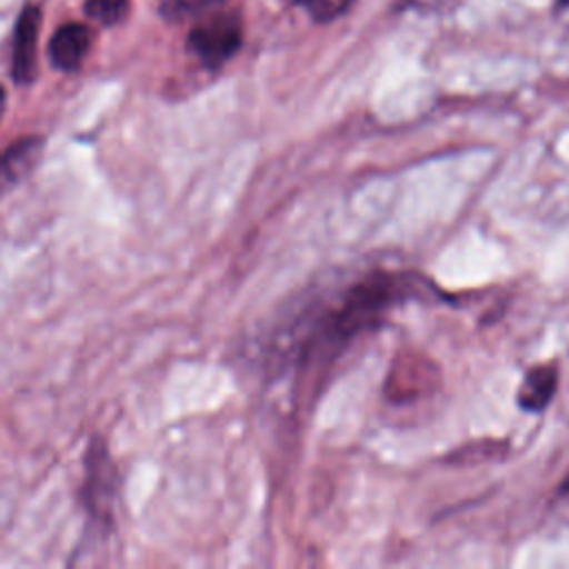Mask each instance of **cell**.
<instances>
[{"instance_id": "2", "label": "cell", "mask_w": 569, "mask_h": 569, "mask_svg": "<svg viewBox=\"0 0 569 569\" xmlns=\"http://www.w3.org/2000/svg\"><path fill=\"white\" fill-rule=\"evenodd\" d=\"M242 27L236 16H213L189 33V47L209 69L224 64L240 47Z\"/></svg>"}, {"instance_id": "4", "label": "cell", "mask_w": 569, "mask_h": 569, "mask_svg": "<svg viewBox=\"0 0 569 569\" xmlns=\"http://www.w3.org/2000/svg\"><path fill=\"white\" fill-rule=\"evenodd\" d=\"M38 27H40V11L38 7L29 4L20 13L13 33V58H11V73L13 80L27 84L36 76V44H38Z\"/></svg>"}, {"instance_id": "8", "label": "cell", "mask_w": 569, "mask_h": 569, "mask_svg": "<svg viewBox=\"0 0 569 569\" xmlns=\"http://www.w3.org/2000/svg\"><path fill=\"white\" fill-rule=\"evenodd\" d=\"M224 0H162L160 4V13L167 18V20H182L187 16H193V13H200L204 9H211V7H218L222 4Z\"/></svg>"}, {"instance_id": "11", "label": "cell", "mask_w": 569, "mask_h": 569, "mask_svg": "<svg viewBox=\"0 0 569 569\" xmlns=\"http://www.w3.org/2000/svg\"><path fill=\"white\" fill-rule=\"evenodd\" d=\"M4 104H7V93H4V89L0 87V118H2V113H4Z\"/></svg>"}, {"instance_id": "3", "label": "cell", "mask_w": 569, "mask_h": 569, "mask_svg": "<svg viewBox=\"0 0 569 569\" xmlns=\"http://www.w3.org/2000/svg\"><path fill=\"white\" fill-rule=\"evenodd\" d=\"M87 480L82 500L93 518L107 522L111 518V507L118 491V473L109 458V451L100 440H93L87 449Z\"/></svg>"}, {"instance_id": "7", "label": "cell", "mask_w": 569, "mask_h": 569, "mask_svg": "<svg viewBox=\"0 0 569 569\" xmlns=\"http://www.w3.org/2000/svg\"><path fill=\"white\" fill-rule=\"evenodd\" d=\"M558 385V373L553 367H533L520 387L518 405L527 411H540L551 400Z\"/></svg>"}, {"instance_id": "10", "label": "cell", "mask_w": 569, "mask_h": 569, "mask_svg": "<svg viewBox=\"0 0 569 569\" xmlns=\"http://www.w3.org/2000/svg\"><path fill=\"white\" fill-rule=\"evenodd\" d=\"M298 4H305L309 11H313V13H318L320 18H327L329 13L325 11L327 9V0H296Z\"/></svg>"}, {"instance_id": "5", "label": "cell", "mask_w": 569, "mask_h": 569, "mask_svg": "<svg viewBox=\"0 0 569 569\" xmlns=\"http://www.w3.org/2000/svg\"><path fill=\"white\" fill-rule=\"evenodd\" d=\"M89 31L84 24H62L49 40V60L60 71H73L80 67L89 51Z\"/></svg>"}, {"instance_id": "12", "label": "cell", "mask_w": 569, "mask_h": 569, "mask_svg": "<svg viewBox=\"0 0 569 569\" xmlns=\"http://www.w3.org/2000/svg\"><path fill=\"white\" fill-rule=\"evenodd\" d=\"M349 2H351V0H342V7H345V4H349Z\"/></svg>"}, {"instance_id": "9", "label": "cell", "mask_w": 569, "mask_h": 569, "mask_svg": "<svg viewBox=\"0 0 569 569\" xmlns=\"http://www.w3.org/2000/svg\"><path fill=\"white\" fill-rule=\"evenodd\" d=\"M127 9V0H87L84 11L100 24H116Z\"/></svg>"}, {"instance_id": "6", "label": "cell", "mask_w": 569, "mask_h": 569, "mask_svg": "<svg viewBox=\"0 0 569 569\" xmlns=\"http://www.w3.org/2000/svg\"><path fill=\"white\" fill-rule=\"evenodd\" d=\"M42 153L40 138L16 140L11 147L0 151V196L13 189L38 162Z\"/></svg>"}, {"instance_id": "1", "label": "cell", "mask_w": 569, "mask_h": 569, "mask_svg": "<svg viewBox=\"0 0 569 569\" xmlns=\"http://www.w3.org/2000/svg\"><path fill=\"white\" fill-rule=\"evenodd\" d=\"M409 284L402 278L376 273L356 287H351L345 300L325 313L318 322V331L307 340V347L329 351L331 347H342L349 338L367 331L371 325L380 322L382 313L398 300L405 298Z\"/></svg>"}]
</instances>
